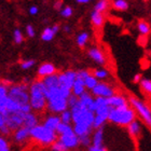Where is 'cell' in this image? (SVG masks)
<instances>
[{"instance_id":"obj_1","label":"cell","mask_w":151,"mask_h":151,"mask_svg":"<svg viewBox=\"0 0 151 151\" xmlns=\"http://www.w3.org/2000/svg\"><path fill=\"white\" fill-rule=\"evenodd\" d=\"M29 106L32 111L36 113H43L47 110V97H45V88L40 79L29 83Z\"/></svg>"},{"instance_id":"obj_2","label":"cell","mask_w":151,"mask_h":151,"mask_svg":"<svg viewBox=\"0 0 151 151\" xmlns=\"http://www.w3.org/2000/svg\"><path fill=\"white\" fill-rule=\"evenodd\" d=\"M135 119H137V116L135 110L131 106L124 108H116V109L111 108L108 114V122L122 127H126Z\"/></svg>"},{"instance_id":"obj_3","label":"cell","mask_w":151,"mask_h":151,"mask_svg":"<svg viewBox=\"0 0 151 151\" xmlns=\"http://www.w3.org/2000/svg\"><path fill=\"white\" fill-rule=\"evenodd\" d=\"M58 136L56 132L44 127L42 124H38L30 129V139L42 147H50L54 142H56Z\"/></svg>"},{"instance_id":"obj_4","label":"cell","mask_w":151,"mask_h":151,"mask_svg":"<svg viewBox=\"0 0 151 151\" xmlns=\"http://www.w3.org/2000/svg\"><path fill=\"white\" fill-rule=\"evenodd\" d=\"M69 110L71 111V116H73V124H82L93 129L94 112H92L84 106H82L79 101Z\"/></svg>"},{"instance_id":"obj_5","label":"cell","mask_w":151,"mask_h":151,"mask_svg":"<svg viewBox=\"0 0 151 151\" xmlns=\"http://www.w3.org/2000/svg\"><path fill=\"white\" fill-rule=\"evenodd\" d=\"M127 101H129V106L135 110L136 116L140 118L142 122L151 127V108L148 106V104H146L140 98L133 96V95H129L127 97Z\"/></svg>"},{"instance_id":"obj_6","label":"cell","mask_w":151,"mask_h":151,"mask_svg":"<svg viewBox=\"0 0 151 151\" xmlns=\"http://www.w3.org/2000/svg\"><path fill=\"white\" fill-rule=\"evenodd\" d=\"M29 84L19 83V84H12L8 86V97L13 101L17 103L21 106L29 104V94H28Z\"/></svg>"},{"instance_id":"obj_7","label":"cell","mask_w":151,"mask_h":151,"mask_svg":"<svg viewBox=\"0 0 151 151\" xmlns=\"http://www.w3.org/2000/svg\"><path fill=\"white\" fill-rule=\"evenodd\" d=\"M94 97H104V98H109L112 95L116 94V88H113L112 85L107 83L105 81H98V83L95 85L94 88H92L90 91Z\"/></svg>"},{"instance_id":"obj_8","label":"cell","mask_w":151,"mask_h":151,"mask_svg":"<svg viewBox=\"0 0 151 151\" xmlns=\"http://www.w3.org/2000/svg\"><path fill=\"white\" fill-rule=\"evenodd\" d=\"M24 118L25 113L17 111V112H6V125L9 127L11 132H14L15 129L23 126L24 124Z\"/></svg>"},{"instance_id":"obj_9","label":"cell","mask_w":151,"mask_h":151,"mask_svg":"<svg viewBox=\"0 0 151 151\" xmlns=\"http://www.w3.org/2000/svg\"><path fill=\"white\" fill-rule=\"evenodd\" d=\"M67 109H68V104L66 98L57 97L47 101V110L52 114H60V112Z\"/></svg>"},{"instance_id":"obj_10","label":"cell","mask_w":151,"mask_h":151,"mask_svg":"<svg viewBox=\"0 0 151 151\" xmlns=\"http://www.w3.org/2000/svg\"><path fill=\"white\" fill-rule=\"evenodd\" d=\"M57 76H58V83H60V88L71 91L73 82H75L76 78H77L76 70H73V69L64 70V71H62V73H57Z\"/></svg>"},{"instance_id":"obj_11","label":"cell","mask_w":151,"mask_h":151,"mask_svg":"<svg viewBox=\"0 0 151 151\" xmlns=\"http://www.w3.org/2000/svg\"><path fill=\"white\" fill-rule=\"evenodd\" d=\"M11 135H12V142L16 146H23L30 140V129L25 126H21L12 132Z\"/></svg>"},{"instance_id":"obj_12","label":"cell","mask_w":151,"mask_h":151,"mask_svg":"<svg viewBox=\"0 0 151 151\" xmlns=\"http://www.w3.org/2000/svg\"><path fill=\"white\" fill-rule=\"evenodd\" d=\"M86 54L90 60H92L95 64H97L99 66H105L107 64V57L101 47L93 45V47H88Z\"/></svg>"},{"instance_id":"obj_13","label":"cell","mask_w":151,"mask_h":151,"mask_svg":"<svg viewBox=\"0 0 151 151\" xmlns=\"http://www.w3.org/2000/svg\"><path fill=\"white\" fill-rule=\"evenodd\" d=\"M58 140L66 147L68 150H73V149H78L80 146L79 144V137L76 135L75 133L71 134H67V135H62L58 136Z\"/></svg>"},{"instance_id":"obj_14","label":"cell","mask_w":151,"mask_h":151,"mask_svg":"<svg viewBox=\"0 0 151 151\" xmlns=\"http://www.w3.org/2000/svg\"><path fill=\"white\" fill-rule=\"evenodd\" d=\"M108 105L109 107L113 108V109H116V108H124L129 106V101H127V97H125L124 95L122 94H114L112 95L111 97L107 98Z\"/></svg>"},{"instance_id":"obj_15","label":"cell","mask_w":151,"mask_h":151,"mask_svg":"<svg viewBox=\"0 0 151 151\" xmlns=\"http://www.w3.org/2000/svg\"><path fill=\"white\" fill-rule=\"evenodd\" d=\"M129 135L132 137L134 140H138L139 137L142 136V124L138 119H135L133 122H131L126 126Z\"/></svg>"},{"instance_id":"obj_16","label":"cell","mask_w":151,"mask_h":151,"mask_svg":"<svg viewBox=\"0 0 151 151\" xmlns=\"http://www.w3.org/2000/svg\"><path fill=\"white\" fill-rule=\"evenodd\" d=\"M57 73V69L55 65L52 63H42L41 65H39L37 70V75L40 79L49 77V76L55 75Z\"/></svg>"},{"instance_id":"obj_17","label":"cell","mask_w":151,"mask_h":151,"mask_svg":"<svg viewBox=\"0 0 151 151\" xmlns=\"http://www.w3.org/2000/svg\"><path fill=\"white\" fill-rule=\"evenodd\" d=\"M60 123V116H58V114H52V113H50V114H47V116H44L41 124H42L44 127H47V129L55 132Z\"/></svg>"},{"instance_id":"obj_18","label":"cell","mask_w":151,"mask_h":151,"mask_svg":"<svg viewBox=\"0 0 151 151\" xmlns=\"http://www.w3.org/2000/svg\"><path fill=\"white\" fill-rule=\"evenodd\" d=\"M104 139H105V126L104 127L93 129L91 135V142H92L91 146L101 147V146H104Z\"/></svg>"},{"instance_id":"obj_19","label":"cell","mask_w":151,"mask_h":151,"mask_svg":"<svg viewBox=\"0 0 151 151\" xmlns=\"http://www.w3.org/2000/svg\"><path fill=\"white\" fill-rule=\"evenodd\" d=\"M79 98V101L82 106H84L86 109H88L90 111L94 112L95 110V106H94V96L90 93V92H84L83 94L80 96Z\"/></svg>"},{"instance_id":"obj_20","label":"cell","mask_w":151,"mask_h":151,"mask_svg":"<svg viewBox=\"0 0 151 151\" xmlns=\"http://www.w3.org/2000/svg\"><path fill=\"white\" fill-rule=\"evenodd\" d=\"M38 124H40V116L39 114L34 111H30V112L26 113L25 114V118H24V124L23 126H25L27 129H32V127H35L36 125Z\"/></svg>"},{"instance_id":"obj_21","label":"cell","mask_w":151,"mask_h":151,"mask_svg":"<svg viewBox=\"0 0 151 151\" xmlns=\"http://www.w3.org/2000/svg\"><path fill=\"white\" fill-rule=\"evenodd\" d=\"M40 80L42 81L44 88H45V93H47V91L57 88L58 86H60V83H58V76H57V73L49 76V77H45V78H42V79H40Z\"/></svg>"},{"instance_id":"obj_22","label":"cell","mask_w":151,"mask_h":151,"mask_svg":"<svg viewBox=\"0 0 151 151\" xmlns=\"http://www.w3.org/2000/svg\"><path fill=\"white\" fill-rule=\"evenodd\" d=\"M91 23L95 28L101 29L105 24V15L103 13L96 12L93 10L91 12Z\"/></svg>"},{"instance_id":"obj_23","label":"cell","mask_w":151,"mask_h":151,"mask_svg":"<svg viewBox=\"0 0 151 151\" xmlns=\"http://www.w3.org/2000/svg\"><path fill=\"white\" fill-rule=\"evenodd\" d=\"M84 92H86V88L84 86L83 80L76 78L75 82H73V88H71V94L77 96V97H80Z\"/></svg>"},{"instance_id":"obj_24","label":"cell","mask_w":151,"mask_h":151,"mask_svg":"<svg viewBox=\"0 0 151 151\" xmlns=\"http://www.w3.org/2000/svg\"><path fill=\"white\" fill-rule=\"evenodd\" d=\"M91 73H92V75L94 76L95 78L97 79L98 81H105V80H107V79L110 77V73H109V70H108L107 68H105V67L96 68V69L92 70Z\"/></svg>"},{"instance_id":"obj_25","label":"cell","mask_w":151,"mask_h":151,"mask_svg":"<svg viewBox=\"0 0 151 151\" xmlns=\"http://www.w3.org/2000/svg\"><path fill=\"white\" fill-rule=\"evenodd\" d=\"M88 41H90V34L88 32H81L80 34H78V36L76 38V43L81 49L86 47Z\"/></svg>"},{"instance_id":"obj_26","label":"cell","mask_w":151,"mask_h":151,"mask_svg":"<svg viewBox=\"0 0 151 151\" xmlns=\"http://www.w3.org/2000/svg\"><path fill=\"white\" fill-rule=\"evenodd\" d=\"M56 134L57 136H62V135H67V134H71L73 133V124H66V123H62L60 122L58 124L56 129Z\"/></svg>"},{"instance_id":"obj_27","label":"cell","mask_w":151,"mask_h":151,"mask_svg":"<svg viewBox=\"0 0 151 151\" xmlns=\"http://www.w3.org/2000/svg\"><path fill=\"white\" fill-rule=\"evenodd\" d=\"M137 29H138L139 34L142 36H148L150 35L151 32L150 24L147 21H145V19L138 21V23H137Z\"/></svg>"},{"instance_id":"obj_28","label":"cell","mask_w":151,"mask_h":151,"mask_svg":"<svg viewBox=\"0 0 151 151\" xmlns=\"http://www.w3.org/2000/svg\"><path fill=\"white\" fill-rule=\"evenodd\" d=\"M8 85L0 83V107L6 109V105L8 103Z\"/></svg>"},{"instance_id":"obj_29","label":"cell","mask_w":151,"mask_h":151,"mask_svg":"<svg viewBox=\"0 0 151 151\" xmlns=\"http://www.w3.org/2000/svg\"><path fill=\"white\" fill-rule=\"evenodd\" d=\"M57 34L53 30L52 27H47L43 29V32H41V40L44 42H50L55 38Z\"/></svg>"},{"instance_id":"obj_30","label":"cell","mask_w":151,"mask_h":151,"mask_svg":"<svg viewBox=\"0 0 151 151\" xmlns=\"http://www.w3.org/2000/svg\"><path fill=\"white\" fill-rule=\"evenodd\" d=\"M110 6L109 4V0H97V2L95 3L94 6V11L99 13H103L104 14L106 11L108 10V8Z\"/></svg>"},{"instance_id":"obj_31","label":"cell","mask_w":151,"mask_h":151,"mask_svg":"<svg viewBox=\"0 0 151 151\" xmlns=\"http://www.w3.org/2000/svg\"><path fill=\"white\" fill-rule=\"evenodd\" d=\"M83 83H84V86H85V88H86V91H91L92 88H94L95 85L98 83V80L95 78L91 73V75L88 76V77L83 80Z\"/></svg>"},{"instance_id":"obj_32","label":"cell","mask_w":151,"mask_h":151,"mask_svg":"<svg viewBox=\"0 0 151 151\" xmlns=\"http://www.w3.org/2000/svg\"><path fill=\"white\" fill-rule=\"evenodd\" d=\"M112 8L116 11H126L129 10V4L126 0H113Z\"/></svg>"},{"instance_id":"obj_33","label":"cell","mask_w":151,"mask_h":151,"mask_svg":"<svg viewBox=\"0 0 151 151\" xmlns=\"http://www.w3.org/2000/svg\"><path fill=\"white\" fill-rule=\"evenodd\" d=\"M62 123H66V124H73V116H71V111L69 109L63 111L58 114Z\"/></svg>"},{"instance_id":"obj_34","label":"cell","mask_w":151,"mask_h":151,"mask_svg":"<svg viewBox=\"0 0 151 151\" xmlns=\"http://www.w3.org/2000/svg\"><path fill=\"white\" fill-rule=\"evenodd\" d=\"M139 86L142 88V91L145 92L146 94L151 95V79L142 78V81L139 82Z\"/></svg>"},{"instance_id":"obj_35","label":"cell","mask_w":151,"mask_h":151,"mask_svg":"<svg viewBox=\"0 0 151 151\" xmlns=\"http://www.w3.org/2000/svg\"><path fill=\"white\" fill-rule=\"evenodd\" d=\"M60 14L63 19H70L73 15V9L70 6H65L60 10Z\"/></svg>"},{"instance_id":"obj_36","label":"cell","mask_w":151,"mask_h":151,"mask_svg":"<svg viewBox=\"0 0 151 151\" xmlns=\"http://www.w3.org/2000/svg\"><path fill=\"white\" fill-rule=\"evenodd\" d=\"M13 40L15 42L16 44H21L23 43V41H24V35H23V32L21 29L16 28L13 32Z\"/></svg>"},{"instance_id":"obj_37","label":"cell","mask_w":151,"mask_h":151,"mask_svg":"<svg viewBox=\"0 0 151 151\" xmlns=\"http://www.w3.org/2000/svg\"><path fill=\"white\" fill-rule=\"evenodd\" d=\"M50 151H69V150L57 139L56 142H54L53 144L50 146Z\"/></svg>"},{"instance_id":"obj_38","label":"cell","mask_w":151,"mask_h":151,"mask_svg":"<svg viewBox=\"0 0 151 151\" xmlns=\"http://www.w3.org/2000/svg\"><path fill=\"white\" fill-rule=\"evenodd\" d=\"M79 144H80V146L84 147V148H88V147L92 145L91 135H85V136L79 137Z\"/></svg>"},{"instance_id":"obj_39","label":"cell","mask_w":151,"mask_h":151,"mask_svg":"<svg viewBox=\"0 0 151 151\" xmlns=\"http://www.w3.org/2000/svg\"><path fill=\"white\" fill-rule=\"evenodd\" d=\"M35 65H36L35 60H23L22 63H21V68L23 70H28V69H32V67H35Z\"/></svg>"},{"instance_id":"obj_40","label":"cell","mask_w":151,"mask_h":151,"mask_svg":"<svg viewBox=\"0 0 151 151\" xmlns=\"http://www.w3.org/2000/svg\"><path fill=\"white\" fill-rule=\"evenodd\" d=\"M76 75H77V78L81 79V80H84L88 76L91 75V70L88 69H79L76 70Z\"/></svg>"},{"instance_id":"obj_41","label":"cell","mask_w":151,"mask_h":151,"mask_svg":"<svg viewBox=\"0 0 151 151\" xmlns=\"http://www.w3.org/2000/svg\"><path fill=\"white\" fill-rule=\"evenodd\" d=\"M8 148H10V142L8 140V137L0 134V151Z\"/></svg>"},{"instance_id":"obj_42","label":"cell","mask_w":151,"mask_h":151,"mask_svg":"<svg viewBox=\"0 0 151 151\" xmlns=\"http://www.w3.org/2000/svg\"><path fill=\"white\" fill-rule=\"evenodd\" d=\"M25 32H26V36H27L28 38H34L36 36V29H35V27H34L32 25H30V24H28V25L26 26Z\"/></svg>"},{"instance_id":"obj_43","label":"cell","mask_w":151,"mask_h":151,"mask_svg":"<svg viewBox=\"0 0 151 151\" xmlns=\"http://www.w3.org/2000/svg\"><path fill=\"white\" fill-rule=\"evenodd\" d=\"M79 98L77 97V96H75V95H70L69 97L67 98V104H68V109H70V108H73V106H75L77 103H78Z\"/></svg>"},{"instance_id":"obj_44","label":"cell","mask_w":151,"mask_h":151,"mask_svg":"<svg viewBox=\"0 0 151 151\" xmlns=\"http://www.w3.org/2000/svg\"><path fill=\"white\" fill-rule=\"evenodd\" d=\"M6 110L4 108L0 107V129L6 124Z\"/></svg>"},{"instance_id":"obj_45","label":"cell","mask_w":151,"mask_h":151,"mask_svg":"<svg viewBox=\"0 0 151 151\" xmlns=\"http://www.w3.org/2000/svg\"><path fill=\"white\" fill-rule=\"evenodd\" d=\"M0 134H1V135H3V136H6V137H8V136H10L11 134H12V132H11V131L9 129V127L4 124V125L0 129Z\"/></svg>"},{"instance_id":"obj_46","label":"cell","mask_w":151,"mask_h":151,"mask_svg":"<svg viewBox=\"0 0 151 151\" xmlns=\"http://www.w3.org/2000/svg\"><path fill=\"white\" fill-rule=\"evenodd\" d=\"M28 13L30 14V15H37L38 13H39V8H38L36 4H32V6H29V9H28Z\"/></svg>"},{"instance_id":"obj_47","label":"cell","mask_w":151,"mask_h":151,"mask_svg":"<svg viewBox=\"0 0 151 151\" xmlns=\"http://www.w3.org/2000/svg\"><path fill=\"white\" fill-rule=\"evenodd\" d=\"M88 151H108V149L105 146L101 147H94V146H90L88 148Z\"/></svg>"},{"instance_id":"obj_48","label":"cell","mask_w":151,"mask_h":151,"mask_svg":"<svg viewBox=\"0 0 151 151\" xmlns=\"http://www.w3.org/2000/svg\"><path fill=\"white\" fill-rule=\"evenodd\" d=\"M142 73H136L134 76V78H133V83H135V84H139V82L142 81Z\"/></svg>"},{"instance_id":"obj_49","label":"cell","mask_w":151,"mask_h":151,"mask_svg":"<svg viewBox=\"0 0 151 151\" xmlns=\"http://www.w3.org/2000/svg\"><path fill=\"white\" fill-rule=\"evenodd\" d=\"M62 6H63V1L62 0H57L56 2L54 3V8L56 10H58V11L62 9Z\"/></svg>"},{"instance_id":"obj_50","label":"cell","mask_w":151,"mask_h":151,"mask_svg":"<svg viewBox=\"0 0 151 151\" xmlns=\"http://www.w3.org/2000/svg\"><path fill=\"white\" fill-rule=\"evenodd\" d=\"M63 32L66 34H70L71 32V27L69 25H64L63 26Z\"/></svg>"},{"instance_id":"obj_51","label":"cell","mask_w":151,"mask_h":151,"mask_svg":"<svg viewBox=\"0 0 151 151\" xmlns=\"http://www.w3.org/2000/svg\"><path fill=\"white\" fill-rule=\"evenodd\" d=\"M91 0H76V2L78 3V4H88Z\"/></svg>"},{"instance_id":"obj_52","label":"cell","mask_w":151,"mask_h":151,"mask_svg":"<svg viewBox=\"0 0 151 151\" xmlns=\"http://www.w3.org/2000/svg\"><path fill=\"white\" fill-rule=\"evenodd\" d=\"M1 151H11V149L8 148V149H4V150H1Z\"/></svg>"},{"instance_id":"obj_53","label":"cell","mask_w":151,"mask_h":151,"mask_svg":"<svg viewBox=\"0 0 151 151\" xmlns=\"http://www.w3.org/2000/svg\"><path fill=\"white\" fill-rule=\"evenodd\" d=\"M69 151H80V150H78V149H73V150H69Z\"/></svg>"},{"instance_id":"obj_54","label":"cell","mask_w":151,"mask_h":151,"mask_svg":"<svg viewBox=\"0 0 151 151\" xmlns=\"http://www.w3.org/2000/svg\"><path fill=\"white\" fill-rule=\"evenodd\" d=\"M91 1H92V0H91Z\"/></svg>"}]
</instances>
